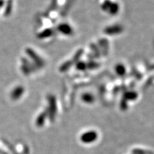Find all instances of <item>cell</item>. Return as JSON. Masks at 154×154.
<instances>
[{
	"instance_id": "cell-4",
	"label": "cell",
	"mask_w": 154,
	"mask_h": 154,
	"mask_svg": "<svg viewBox=\"0 0 154 154\" xmlns=\"http://www.w3.org/2000/svg\"><path fill=\"white\" fill-rule=\"evenodd\" d=\"M4 5V1L3 0H0V8H1Z\"/></svg>"
},
{
	"instance_id": "cell-3",
	"label": "cell",
	"mask_w": 154,
	"mask_h": 154,
	"mask_svg": "<svg viewBox=\"0 0 154 154\" xmlns=\"http://www.w3.org/2000/svg\"><path fill=\"white\" fill-rule=\"evenodd\" d=\"M12 7V1H9L7 3V7H6V11H5L6 15H8V14L11 12Z\"/></svg>"
},
{
	"instance_id": "cell-2",
	"label": "cell",
	"mask_w": 154,
	"mask_h": 154,
	"mask_svg": "<svg viewBox=\"0 0 154 154\" xmlns=\"http://www.w3.org/2000/svg\"><path fill=\"white\" fill-rule=\"evenodd\" d=\"M25 91V89L23 86H17L14 89L11 93V97L13 100H18L21 97L22 95L24 93Z\"/></svg>"
},
{
	"instance_id": "cell-1",
	"label": "cell",
	"mask_w": 154,
	"mask_h": 154,
	"mask_svg": "<svg viewBox=\"0 0 154 154\" xmlns=\"http://www.w3.org/2000/svg\"><path fill=\"white\" fill-rule=\"evenodd\" d=\"M26 51V54H28V55L30 57L33 61H34V62L37 66H41L42 65L43 62H42V59L35 54L34 51L30 49V48H27Z\"/></svg>"
}]
</instances>
